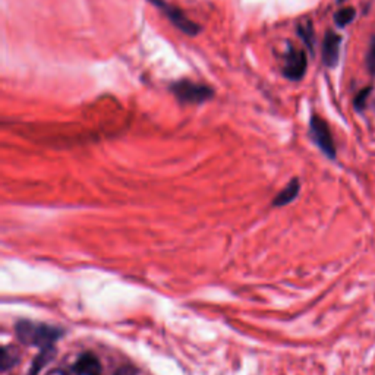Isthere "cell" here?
<instances>
[{"label": "cell", "mask_w": 375, "mask_h": 375, "mask_svg": "<svg viewBox=\"0 0 375 375\" xmlns=\"http://www.w3.org/2000/svg\"><path fill=\"white\" fill-rule=\"evenodd\" d=\"M369 92H371V88H369V87H368V88H363L362 91H359V94H358L356 99H355V108H356L358 110H362V109H363V105H365V103H367V99H368V96H369Z\"/></svg>", "instance_id": "obj_13"}, {"label": "cell", "mask_w": 375, "mask_h": 375, "mask_svg": "<svg viewBox=\"0 0 375 375\" xmlns=\"http://www.w3.org/2000/svg\"><path fill=\"white\" fill-rule=\"evenodd\" d=\"M148 2L151 5H154L156 8H159L163 14L168 17V19L173 23V26L178 30H181L182 32H185L188 35H196L199 31H201L198 23H195L194 21L185 17L181 9L169 5L166 0H148Z\"/></svg>", "instance_id": "obj_3"}, {"label": "cell", "mask_w": 375, "mask_h": 375, "mask_svg": "<svg viewBox=\"0 0 375 375\" xmlns=\"http://www.w3.org/2000/svg\"><path fill=\"white\" fill-rule=\"evenodd\" d=\"M99 375H100V374H99Z\"/></svg>", "instance_id": "obj_15"}, {"label": "cell", "mask_w": 375, "mask_h": 375, "mask_svg": "<svg viewBox=\"0 0 375 375\" xmlns=\"http://www.w3.org/2000/svg\"><path fill=\"white\" fill-rule=\"evenodd\" d=\"M367 68L371 75H375V37H372L369 45H368V53H367Z\"/></svg>", "instance_id": "obj_12"}, {"label": "cell", "mask_w": 375, "mask_h": 375, "mask_svg": "<svg viewBox=\"0 0 375 375\" xmlns=\"http://www.w3.org/2000/svg\"><path fill=\"white\" fill-rule=\"evenodd\" d=\"M307 68H308V59L305 50L290 47L289 52L285 56L283 75L290 81H301L305 72H307Z\"/></svg>", "instance_id": "obj_5"}, {"label": "cell", "mask_w": 375, "mask_h": 375, "mask_svg": "<svg viewBox=\"0 0 375 375\" xmlns=\"http://www.w3.org/2000/svg\"><path fill=\"white\" fill-rule=\"evenodd\" d=\"M310 128H311V135L315 141V144L320 147V150L327 157L334 159L336 147H334V141L330 132V128H328L327 122L323 121L320 116H312Z\"/></svg>", "instance_id": "obj_4"}, {"label": "cell", "mask_w": 375, "mask_h": 375, "mask_svg": "<svg viewBox=\"0 0 375 375\" xmlns=\"http://www.w3.org/2000/svg\"><path fill=\"white\" fill-rule=\"evenodd\" d=\"M174 97L185 104H201L213 97V88L204 84H196L192 81H178L170 87Z\"/></svg>", "instance_id": "obj_2"}, {"label": "cell", "mask_w": 375, "mask_h": 375, "mask_svg": "<svg viewBox=\"0 0 375 375\" xmlns=\"http://www.w3.org/2000/svg\"><path fill=\"white\" fill-rule=\"evenodd\" d=\"M74 371L78 375H99L100 374V362L96 355L84 354L77 361Z\"/></svg>", "instance_id": "obj_7"}, {"label": "cell", "mask_w": 375, "mask_h": 375, "mask_svg": "<svg viewBox=\"0 0 375 375\" xmlns=\"http://www.w3.org/2000/svg\"><path fill=\"white\" fill-rule=\"evenodd\" d=\"M356 17V10L355 8H343V9H340L337 14L334 15V22L337 23L338 27H346L347 23H350L352 21L355 19Z\"/></svg>", "instance_id": "obj_9"}, {"label": "cell", "mask_w": 375, "mask_h": 375, "mask_svg": "<svg viewBox=\"0 0 375 375\" xmlns=\"http://www.w3.org/2000/svg\"><path fill=\"white\" fill-rule=\"evenodd\" d=\"M338 2H345V0H338Z\"/></svg>", "instance_id": "obj_14"}, {"label": "cell", "mask_w": 375, "mask_h": 375, "mask_svg": "<svg viewBox=\"0 0 375 375\" xmlns=\"http://www.w3.org/2000/svg\"><path fill=\"white\" fill-rule=\"evenodd\" d=\"M298 32L301 35V39L305 41V44L308 45V49L312 50V45H314V31H312L311 22L301 23V26L298 27Z\"/></svg>", "instance_id": "obj_10"}, {"label": "cell", "mask_w": 375, "mask_h": 375, "mask_svg": "<svg viewBox=\"0 0 375 375\" xmlns=\"http://www.w3.org/2000/svg\"><path fill=\"white\" fill-rule=\"evenodd\" d=\"M17 336L19 342L27 346H37L43 349H49L62 337V330L53 325H47L41 323H34L28 320H21L17 327Z\"/></svg>", "instance_id": "obj_1"}, {"label": "cell", "mask_w": 375, "mask_h": 375, "mask_svg": "<svg viewBox=\"0 0 375 375\" xmlns=\"http://www.w3.org/2000/svg\"><path fill=\"white\" fill-rule=\"evenodd\" d=\"M12 358H17V356L12 355V352L9 350V347H3L2 349V358H0V369L6 371L12 365H15L17 359H12Z\"/></svg>", "instance_id": "obj_11"}, {"label": "cell", "mask_w": 375, "mask_h": 375, "mask_svg": "<svg viewBox=\"0 0 375 375\" xmlns=\"http://www.w3.org/2000/svg\"><path fill=\"white\" fill-rule=\"evenodd\" d=\"M340 44H342V37L333 31H327L323 41V62L325 66L333 68L337 65Z\"/></svg>", "instance_id": "obj_6"}, {"label": "cell", "mask_w": 375, "mask_h": 375, "mask_svg": "<svg viewBox=\"0 0 375 375\" xmlns=\"http://www.w3.org/2000/svg\"><path fill=\"white\" fill-rule=\"evenodd\" d=\"M299 190H301V185H299V181L298 179H292L289 182V185L285 188V190H281L277 196L273 199V205L274 207H283V205H287L289 203H292L293 199H295L299 194Z\"/></svg>", "instance_id": "obj_8"}]
</instances>
